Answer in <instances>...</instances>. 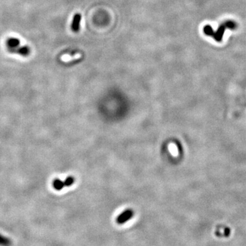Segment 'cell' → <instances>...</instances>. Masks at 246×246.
Instances as JSON below:
<instances>
[{
  "label": "cell",
  "mask_w": 246,
  "mask_h": 246,
  "mask_svg": "<svg viewBox=\"0 0 246 246\" xmlns=\"http://www.w3.org/2000/svg\"><path fill=\"white\" fill-rule=\"evenodd\" d=\"M11 244L12 241L9 238L0 234V246H10Z\"/></svg>",
  "instance_id": "6"
},
{
  "label": "cell",
  "mask_w": 246,
  "mask_h": 246,
  "mask_svg": "<svg viewBox=\"0 0 246 246\" xmlns=\"http://www.w3.org/2000/svg\"><path fill=\"white\" fill-rule=\"evenodd\" d=\"M7 44L9 46L10 49L16 48L20 44V41L16 38H10L7 41Z\"/></svg>",
  "instance_id": "3"
},
{
  "label": "cell",
  "mask_w": 246,
  "mask_h": 246,
  "mask_svg": "<svg viewBox=\"0 0 246 246\" xmlns=\"http://www.w3.org/2000/svg\"><path fill=\"white\" fill-rule=\"evenodd\" d=\"M53 187L54 189L59 191V190L63 189L65 185H64V183L63 181L60 180L59 179H55L53 181Z\"/></svg>",
  "instance_id": "4"
},
{
  "label": "cell",
  "mask_w": 246,
  "mask_h": 246,
  "mask_svg": "<svg viewBox=\"0 0 246 246\" xmlns=\"http://www.w3.org/2000/svg\"><path fill=\"white\" fill-rule=\"evenodd\" d=\"M74 178L73 177H69L68 178H66L65 181H64V185H65V187H70L74 183Z\"/></svg>",
  "instance_id": "7"
},
{
  "label": "cell",
  "mask_w": 246,
  "mask_h": 246,
  "mask_svg": "<svg viewBox=\"0 0 246 246\" xmlns=\"http://www.w3.org/2000/svg\"><path fill=\"white\" fill-rule=\"evenodd\" d=\"M81 19V17L80 14H75L74 17H73L72 24H71V29L74 32H77L79 30Z\"/></svg>",
  "instance_id": "2"
},
{
  "label": "cell",
  "mask_w": 246,
  "mask_h": 246,
  "mask_svg": "<svg viewBox=\"0 0 246 246\" xmlns=\"http://www.w3.org/2000/svg\"><path fill=\"white\" fill-rule=\"evenodd\" d=\"M134 215V211L132 209H127L122 212L116 218V222L118 224H124L129 221Z\"/></svg>",
  "instance_id": "1"
},
{
  "label": "cell",
  "mask_w": 246,
  "mask_h": 246,
  "mask_svg": "<svg viewBox=\"0 0 246 246\" xmlns=\"http://www.w3.org/2000/svg\"><path fill=\"white\" fill-rule=\"evenodd\" d=\"M13 51L17 52V53L21 54V55H23V56H26V55H28L29 53H30V49L28 47H23L17 49Z\"/></svg>",
  "instance_id": "5"
}]
</instances>
